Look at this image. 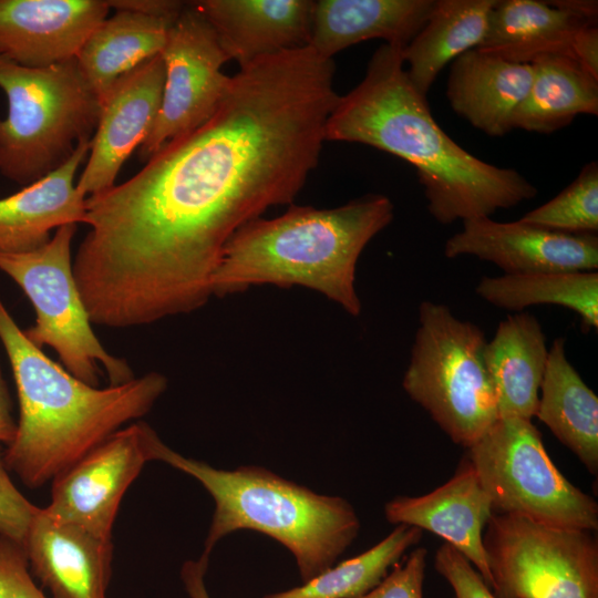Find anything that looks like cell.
Segmentation results:
<instances>
[{
	"mask_svg": "<svg viewBox=\"0 0 598 598\" xmlns=\"http://www.w3.org/2000/svg\"><path fill=\"white\" fill-rule=\"evenodd\" d=\"M548 350L543 327L534 315L520 311L498 323L484 350L498 417H535Z\"/></svg>",
	"mask_w": 598,
	"mask_h": 598,
	"instance_id": "obj_22",
	"label": "cell"
},
{
	"mask_svg": "<svg viewBox=\"0 0 598 598\" xmlns=\"http://www.w3.org/2000/svg\"><path fill=\"white\" fill-rule=\"evenodd\" d=\"M175 20L115 10L91 33L75 59L99 99L121 75L161 54Z\"/></svg>",
	"mask_w": 598,
	"mask_h": 598,
	"instance_id": "obj_25",
	"label": "cell"
},
{
	"mask_svg": "<svg viewBox=\"0 0 598 598\" xmlns=\"http://www.w3.org/2000/svg\"><path fill=\"white\" fill-rule=\"evenodd\" d=\"M22 548L31 574L51 598H106L112 575V540L51 517L38 507Z\"/></svg>",
	"mask_w": 598,
	"mask_h": 598,
	"instance_id": "obj_16",
	"label": "cell"
},
{
	"mask_svg": "<svg viewBox=\"0 0 598 598\" xmlns=\"http://www.w3.org/2000/svg\"><path fill=\"white\" fill-rule=\"evenodd\" d=\"M466 451L494 513L557 528L598 529L597 502L555 466L533 421L498 417Z\"/></svg>",
	"mask_w": 598,
	"mask_h": 598,
	"instance_id": "obj_7",
	"label": "cell"
},
{
	"mask_svg": "<svg viewBox=\"0 0 598 598\" xmlns=\"http://www.w3.org/2000/svg\"><path fill=\"white\" fill-rule=\"evenodd\" d=\"M434 6L435 0H318L308 47L326 59L372 39L405 48Z\"/></svg>",
	"mask_w": 598,
	"mask_h": 598,
	"instance_id": "obj_21",
	"label": "cell"
},
{
	"mask_svg": "<svg viewBox=\"0 0 598 598\" xmlns=\"http://www.w3.org/2000/svg\"><path fill=\"white\" fill-rule=\"evenodd\" d=\"M91 138L79 142L71 157L39 181L0 198V251L24 252L45 245L52 230L84 223L86 196L74 183L87 158Z\"/></svg>",
	"mask_w": 598,
	"mask_h": 598,
	"instance_id": "obj_19",
	"label": "cell"
},
{
	"mask_svg": "<svg viewBox=\"0 0 598 598\" xmlns=\"http://www.w3.org/2000/svg\"><path fill=\"white\" fill-rule=\"evenodd\" d=\"M598 3L588 0H497L477 50L530 64L548 54L571 56L576 34L597 24Z\"/></svg>",
	"mask_w": 598,
	"mask_h": 598,
	"instance_id": "obj_17",
	"label": "cell"
},
{
	"mask_svg": "<svg viewBox=\"0 0 598 598\" xmlns=\"http://www.w3.org/2000/svg\"><path fill=\"white\" fill-rule=\"evenodd\" d=\"M76 229V224L61 226L45 245L30 251H0V270L34 307L35 323L24 330L34 346L52 348L68 372L92 386H99L100 364L110 385H120L135 377L124 359L106 351L91 327L73 275Z\"/></svg>",
	"mask_w": 598,
	"mask_h": 598,
	"instance_id": "obj_8",
	"label": "cell"
},
{
	"mask_svg": "<svg viewBox=\"0 0 598 598\" xmlns=\"http://www.w3.org/2000/svg\"><path fill=\"white\" fill-rule=\"evenodd\" d=\"M394 217L382 194H367L333 208L291 205L274 218H256L228 240L214 275L213 296L251 287H305L349 315H360L355 290L358 259Z\"/></svg>",
	"mask_w": 598,
	"mask_h": 598,
	"instance_id": "obj_3",
	"label": "cell"
},
{
	"mask_svg": "<svg viewBox=\"0 0 598 598\" xmlns=\"http://www.w3.org/2000/svg\"><path fill=\"white\" fill-rule=\"evenodd\" d=\"M8 472L0 446V536L22 546L38 506L20 493Z\"/></svg>",
	"mask_w": 598,
	"mask_h": 598,
	"instance_id": "obj_32",
	"label": "cell"
},
{
	"mask_svg": "<svg viewBox=\"0 0 598 598\" xmlns=\"http://www.w3.org/2000/svg\"><path fill=\"white\" fill-rule=\"evenodd\" d=\"M213 27L228 60L239 68L260 58L308 47L312 0L193 1Z\"/></svg>",
	"mask_w": 598,
	"mask_h": 598,
	"instance_id": "obj_18",
	"label": "cell"
},
{
	"mask_svg": "<svg viewBox=\"0 0 598 598\" xmlns=\"http://www.w3.org/2000/svg\"><path fill=\"white\" fill-rule=\"evenodd\" d=\"M109 10L105 0H0V55L32 69L75 59Z\"/></svg>",
	"mask_w": 598,
	"mask_h": 598,
	"instance_id": "obj_14",
	"label": "cell"
},
{
	"mask_svg": "<svg viewBox=\"0 0 598 598\" xmlns=\"http://www.w3.org/2000/svg\"><path fill=\"white\" fill-rule=\"evenodd\" d=\"M497 0H435L425 24L402 50L408 76L424 96L440 72L482 43Z\"/></svg>",
	"mask_w": 598,
	"mask_h": 598,
	"instance_id": "obj_24",
	"label": "cell"
},
{
	"mask_svg": "<svg viewBox=\"0 0 598 598\" xmlns=\"http://www.w3.org/2000/svg\"><path fill=\"white\" fill-rule=\"evenodd\" d=\"M110 8L127 10L147 16L176 19L186 1L178 0H109Z\"/></svg>",
	"mask_w": 598,
	"mask_h": 598,
	"instance_id": "obj_34",
	"label": "cell"
},
{
	"mask_svg": "<svg viewBox=\"0 0 598 598\" xmlns=\"http://www.w3.org/2000/svg\"><path fill=\"white\" fill-rule=\"evenodd\" d=\"M548 230L584 235L598 231V164H586L558 195L519 218Z\"/></svg>",
	"mask_w": 598,
	"mask_h": 598,
	"instance_id": "obj_29",
	"label": "cell"
},
{
	"mask_svg": "<svg viewBox=\"0 0 598 598\" xmlns=\"http://www.w3.org/2000/svg\"><path fill=\"white\" fill-rule=\"evenodd\" d=\"M208 561L209 556L203 554L199 559L183 565L181 576L189 598H210L205 586Z\"/></svg>",
	"mask_w": 598,
	"mask_h": 598,
	"instance_id": "obj_36",
	"label": "cell"
},
{
	"mask_svg": "<svg viewBox=\"0 0 598 598\" xmlns=\"http://www.w3.org/2000/svg\"><path fill=\"white\" fill-rule=\"evenodd\" d=\"M483 543L498 598H598L591 532L493 513Z\"/></svg>",
	"mask_w": 598,
	"mask_h": 598,
	"instance_id": "obj_9",
	"label": "cell"
},
{
	"mask_svg": "<svg viewBox=\"0 0 598 598\" xmlns=\"http://www.w3.org/2000/svg\"><path fill=\"white\" fill-rule=\"evenodd\" d=\"M157 433L145 422L121 427L51 482V499L44 509L63 523L112 540L121 501L153 461Z\"/></svg>",
	"mask_w": 598,
	"mask_h": 598,
	"instance_id": "obj_11",
	"label": "cell"
},
{
	"mask_svg": "<svg viewBox=\"0 0 598 598\" xmlns=\"http://www.w3.org/2000/svg\"><path fill=\"white\" fill-rule=\"evenodd\" d=\"M484 331L443 303L423 301L402 385L457 445L468 448L498 419Z\"/></svg>",
	"mask_w": 598,
	"mask_h": 598,
	"instance_id": "obj_6",
	"label": "cell"
},
{
	"mask_svg": "<svg viewBox=\"0 0 598 598\" xmlns=\"http://www.w3.org/2000/svg\"><path fill=\"white\" fill-rule=\"evenodd\" d=\"M0 598H49L34 582L22 546L1 536Z\"/></svg>",
	"mask_w": 598,
	"mask_h": 598,
	"instance_id": "obj_33",
	"label": "cell"
},
{
	"mask_svg": "<svg viewBox=\"0 0 598 598\" xmlns=\"http://www.w3.org/2000/svg\"><path fill=\"white\" fill-rule=\"evenodd\" d=\"M165 66L161 54L121 75L99 99L100 113L76 187L86 197L115 185L133 151L147 137L161 107Z\"/></svg>",
	"mask_w": 598,
	"mask_h": 598,
	"instance_id": "obj_12",
	"label": "cell"
},
{
	"mask_svg": "<svg viewBox=\"0 0 598 598\" xmlns=\"http://www.w3.org/2000/svg\"><path fill=\"white\" fill-rule=\"evenodd\" d=\"M494 513L492 501L466 455L454 475L421 496H398L384 507L391 524L433 533L463 555L492 589L483 530Z\"/></svg>",
	"mask_w": 598,
	"mask_h": 598,
	"instance_id": "obj_15",
	"label": "cell"
},
{
	"mask_svg": "<svg viewBox=\"0 0 598 598\" xmlns=\"http://www.w3.org/2000/svg\"><path fill=\"white\" fill-rule=\"evenodd\" d=\"M535 417L597 475L598 398L569 362L564 338L548 350Z\"/></svg>",
	"mask_w": 598,
	"mask_h": 598,
	"instance_id": "obj_23",
	"label": "cell"
},
{
	"mask_svg": "<svg viewBox=\"0 0 598 598\" xmlns=\"http://www.w3.org/2000/svg\"><path fill=\"white\" fill-rule=\"evenodd\" d=\"M0 341L14 377L19 420L3 452L8 471L42 487L124 424L147 414L167 388L158 372L107 388L92 386L47 357L0 299Z\"/></svg>",
	"mask_w": 598,
	"mask_h": 598,
	"instance_id": "obj_2",
	"label": "cell"
},
{
	"mask_svg": "<svg viewBox=\"0 0 598 598\" xmlns=\"http://www.w3.org/2000/svg\"><path fill=\"white\" fill-rule=\"evenodd\" d=\"M153 461L194 477L212 495L215 511L205 540L206 556L236 530L259 532L291 551L305 582L333 566L359 533V518L348 501L317 494L266 468L218 470L183 456L159 436L153 445Z\"/></svg>",
	"mask_w": 598,
	"mask_h": 598,
	"instance_id": "obj_4",
	"label": "cell"
},
{
	"mask_svg": "<svg viewBox=\"0 0 598 598\" xmlns=\"http://www.w3.org/2000/svg\"><path fill=\"white\" fill-rule=\"evenodd\" d=\"M427 549L416 547L373 589L359 598H423Z\"/></svg>",
	"mask_w": 598,
	"mask_h": 598,
	"instance_id": "obj_30",
	"label": "cell"
},
{
	"mask_svg": "<svg viewBox=\"0 0 598 598\" xmlns=\"http://www.w3.org/2000/svg\"><path fill=\"white\" fill-rule=\"evenodd\" d=\"M571 56L592 76L598 79L597 24L581 29L571 44Z\"/></svg>",
	"mask_w": 598,
	"mask_h": 598,
	"instance_id": "obj_35",
	"label": "cell"
},
{
	"mask_svg": "<svg viewBox=\"0 0 598 598\" xmlns=\"http://www.w3.org/2000/svg\"><path fill=\"white\" fill-rule=\"evenodd\" d=\"M17 422L11 415V403L7 384L0 370V444L8 445L14 437Z\"/></svg>",
	"mask_w": 598,
	"mask_h": 598,
	"instance_id": "obj_37",
	"label": "cell"
},
{
	"mask_svg": "<svg viewBox=\"0 0 598 598\" xmlns=\"http://www.w3.org/2000/svg\"><path fill=\"white\" fill-rule=\"evenodd\" d=\"M528 93L515 112L513 128L548 134L580 114H598V79L573 56L543 55L532 63Z\"/></svg>",
	"mask_w": 598,
	"mask_h": 598,
	"instance_id": "obj_26",
	"label": "cell"
},
{
	"mask_svg": "<svg viewBox=\"0 0 598 598\" xmlns=\"http://www.w3.org/2000/svg\"><path fill=\"white\" fill-rule=\"evenodd\" d=\"M403 49L383 43L374 51L362 81L331 111L326 141L364 144L408 162L429 213L443 225L534 198L537 188L519 172L480 159L444 132L408 76Z\"/></svg>",
	"mask_w": 598,
	"mask_h": 598,
	"instance_id": "obj_1",
	"label": "cell"
},
{
	"mask_svg": "<svg viewBox=\"0 0 598 598\" xmlns=\"http://www.w3.org/2000/svg\"><path fill=\"white\" fill-rule=\"evenodd\" d=\"M533 80V66L472 49L450 68L446 96L453 111L492 137L513 128Z\"/></svg>",
	"mask_w": 598,
	"mask_h": 598,
	"instance_id": "obj_20",
	"label": "cell"
},
{
	"mask_svg": "<svg viewBox=\"0 0 598 598\" xmlns=\"http://www.w3.org/2000/svg\"><path fill=\"white\" fill-rule=\"evenodd\" d=\"M422 535L417 527L396 525L364 553L331 566L298 587L262 598H359L379 585L405 551L420 543Z\"/></svg>",
	"mask_w": 598,
	"mask_h": 598,
	"instance_id": "obj_28",
	"label": "cell"
},
{
	"mask_svg": "<svg viewBox=\"0 0 598 598\" xmlns=\"http://www.w3.org/2000/svg\"><path fill=\"white\" fill-rule=\"evenodd\" d=\"M444 256H473L501 268L504 275L597 271L598 236L548 230L518 219L491 217L463 221L444 245Z\"/></svg>",
	"mask_w": 598,
	"mask_h": 598,
	"instance_id": "obj_13",
	"label": "cell"
},
{
	"mask_svg": "<svg viewBox=\"0 0 598 598\" xmlns=\"http://www.w3.org/2000/svg\"><path fill=\"white\" fill-rule=\"evenodd\" d=\"M0 89L8 101L0 118V174L9 181H39L92 138L100 101L76 59L32 69L0 55Z\"/></svg>",
	"mask_w": 598,
	"mask_h": 598,
	"instance_id": "obj_5",
	"label": "cell"
},
{
	"mask_svg": "<svg viewBox=\"0 0 598 598\" xmlns=\"http://www.w3.org/2000/svg\"><path fill=\"white\" fill-rule=\"evenodd\" d=\"M161 55L165 66L161 107L140 146L141 157L147 159L169 141L204 124L216 111L230 80L221 71L229 60L193 1H186L169 28Z\"/></svg>",
	"mask_w": 598,
	"mask_h": 598,
	"instance_id": "obj_10",
	"label": "cell"
},
{
	"mask_svg": "<svg viewBox=\"0 0 598 598\" xmlns=\"http://www.w3.org/2000/svg\"><path fill=\"white\" fill-rule=\"evenodd\" d=\"M475 291L494 307L514 312L536 305L561 306L579 316L584 332L598 328L597 271L486 276Z\"/></svg>",
	"mask_w": 598,
	"mask_h": 598,
	"instance_id": "obj_27",
	"label": "cell"
},
{
	"mask_svg": "<svg viewBox=\"0 0 598 598\" xmlns=\"http://www.w3.org/2000/svg\"><path fill=\"white\" fill-rule=\"evenodd\" d=\"M434 566L450 584L454 598H498L473 565L448 544L436 550Z\"/></svg>",
	"mask_w": 598,
	"mask_h": 598,
	"instance_id": "obj_31",
	"label": "cell"
}]
</instances>
